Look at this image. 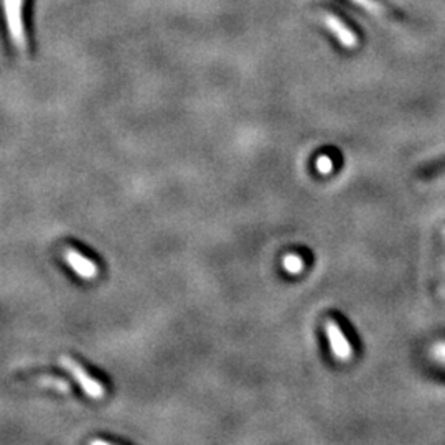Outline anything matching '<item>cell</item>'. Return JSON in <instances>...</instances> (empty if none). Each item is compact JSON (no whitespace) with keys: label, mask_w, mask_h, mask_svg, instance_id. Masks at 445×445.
<instances>
[{"label":"cell","mask_w":445,"mask_h":445,"mask_svg":"<svg viewBox=\"0 0 445 445\" xmlns=\"http://www.w3.org/2000/svg\"><path fill=\"white\" fill-rule=\"evenodd\" d=\"M3 2V15H6L7 30L10 35V40L17 50L25 53L28 48L26 43V33L24 19H22V7H24V0H2Z\"/></svg>","instance_id":"cell-1"},{"label":"cell","mask_w":445,"mask_h":445,"mask_svg":"<svg viewBox=\"0 0 445 445\" xmlns=\"http://www.w3.org/2000/svg\"><path fill=\"white\" fill-rule=\"evenodd\" d=\"M60 364L63 367L66 371H68L74 378V381L81 386V389L85 391L86 396H90L91 399H103L106 394V387L101 385L98 380L90 376L86 373V369L81 367V364L76 363V361L69 358V356H60Z\"/></svg>","instance_id":"cell-2"},{"label":"cell","mask_w":445,"mask_h":445,"mask_svg":"<svg viewBox=\"0 0 445 445\" xmlns=\"http://www.w3.org/2000/svg\"><path fill=\"white\" fill-rule=\"evenodd\" d=\"M325 332H327L330 348H332L335 358L342 361L350 360L351 355H353V351H351L350 343H348L345 333L342 332V328L337 325V321L333 320L325 321Z\"/></svg>","instance_id":"cell-3"},{"label":"cell","mask_w":445,"mask_h":445,"mask_svg":"<svg viewBox=\"0 0 445 445\" xmlns=\"http://www.w3.org/2000/svg\"><path fill=\"white\" fill-rule=\"evenodd\" d=\"M65 261L68 262V266L73 269L76 274L85 280L96 279L99 274V269L91 259H87L86 255L78 253L76 249H66L65 251Z\"/></svg>","instance_id":"cell-4"},{"label":"cell","mask_w":445,"mask_h":445,"mask_svg":"<svg viewBox=\"0 0 445 445\" xmlns=\"http://www.w3.org/2000/svg\"><path fill=\"white\" fill-rule=\"evenodd\" d=\"M325 25H327V28L337 37V40L343 47L353 48L358 45V37H356V33L351 32V30L335 15L325 17Z\"/></svg>","instance_id":"cell-5"},{"label":"cell","mask_w":445,"mask_h":445,"mask_svg":"<svg viewBox=\"0 0 445 445\" xmlns=\"http://www.w3.org/2000/svg\"><path fill=\"white\" fill-rule=\"evenodd\" d=\"M35 385L42 386V387H50V389L58 391L61 394H68L72 391V386L66 380H61V378H55V376H38L33 380Z\"/></svg>","instance_id":"cell-6"},{"label":"cell","mask_w":445,"mask_h":445,"mask_svg":"<svg viewBox=\"0 0 445 445\" xmlns=\"http://www.w3.org/2000/svg\"><path fill=\"white\" fill-rule=\"evenodd\" d=\"M282 266L290 274H299V272L303 269V259L297 254H287L284 259H282Z\"/></svg>","instance_id":"cell-7"},{"label":"cell","mask_w":445,"mask_h":445,"mask_svg":"<svg viewBox=\"0 0 445 445\" xmlns=\"http://www.w3.org/2000/svg\"><path fill=\"white\" fill-rule=\"evenodd\" d=\"M351 2H355L356 6L363 7L364 10L373 13V15H383V12H385L376 0H351Z\"/></svg>","instance_id":"cell-8"},{"label":"cell","mask_w":445,"mask_h":445,"mask_svg":"<svg viewBox=\"0 0 445 445\" xmlns=\"http://www.w3.org/2000/svg\"><path fill=\"white\" fill-rule=\"evenodd\" d=\"M317 169H319L320 174H330L333 169L332 160H330L327 156H321L319 160H317Z\"/></svg>","instance_id":"cell-9"},{"label":"cell","mask_w":445,"mask_h":445,"mask_svg":"<svg viewBox=\"0 0 445 445\" xmlns=\"http://www.w3.org/2000/svg\"><path fill=\"white\" fill-rule=\"evenodd\" d=\"M433 353L435 356V360H439L440 363L445 364V343H439V345H435Z\"/></svg>","instance_id":"cell-10"},{"label":"cell","mask_w":445,"mask_h":445,"mask_svg":"<svg viewBox=\"0 0 445 445\" xmlns=\"http://www.w3.org/2000/svg\"><path fill=\"white\" fill-rule=\"evenodd\" d=\"M91 444H92V445H96V444H103V445H109V442H106V440H91Z\"/></svg>","instance_id":"cell-11"}]
</instances>
